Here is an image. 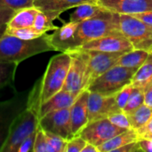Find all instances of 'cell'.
I'll use <instances>...</instances> for the list:
<instances>
[{
  "label": "cell",
  "instance_id": "6da1fadb",
  "mask_svg": "<svg viewBox=\"0 0 152 152\" xmlns=\"http://www.w3.org/2000/svg\"><path fill=\"white\" fill-rule=\"evenodd\" d=\"M48 51L54 49L47 33L35 39H22L5 34L0 39V61L20 63Z\"/></svg>",
  "mask_w": 152,
  "mask_h": 152
},
{
  "label": "cell",
  "instance_id": "7a4b0ae2",
  "mask_svg": "<svg viewBox=\"0 0 152 152\" xmlns=\"http://www.w3.org/2000/svg\"><path fill=\"white\" fill-rule=\"evenodd\" d=\"M119 32V13L118 12L110 11L106 14L86 20L78 24L72 51L77 50L89 41Z\"/></svg>",
  "mask_w": 152,
  "mask_h": 152
},
{
  "label": "cell",
  "instance_id": "3957f363",
  "mask_svg": "<svg viewBox=\"0 0 152 152\" xmlns=\"http://www.w3.org/2000/svg\"><path fill=\"white\" fill-rule=\"evenodd\" d=\"M71 62L69 53L60 52L49 61L45 72L40 79V105L62 90Z\"/></svg>",
  "mask_w": 152,
  "mask_h": 152
},
{
  "label": "cell",
  "instance_id": "277c9868",
  "mask_svg": "<svg viewBox=\"0 0 152 152\" xmlns=\"http://www.w3.org/2000/svg\"><path fill=\"white\" fill-rule=\"evenodd\" d=\"M138 69L115 65L94 79L87 87L89 92L102 95H115L126 85L130 84Z\"/></svg>",
  "mask_w": 152,
  "mask_h": 152
},
{
  "label": "cell",
  "instance_id": "5b68a950",
  "mask_svg": "<svg viewBox=\"0 0 152 152\" xmlns=\"http://www.w3.org/2000/svg\"><path fill=\"white\" fill-rule=\"evenodd\" d=\"M39 127V115L27 107L14 120L6 142L0 152H17L19 146Z\"/></svg>",
  "mask_w": 152,
  "mask_h": 152
},
{
  "label": "cell",
  "instance_id": "8992f818",
  "mask_svg": "<svg viewBox=\"0 0 152 152\" xmlns=\"http://www.w3.org/2000/svg\"><path fill=\"white\" fill-rule=\"evenodd\" d=\"M119 30L131 42L134 49L152 51V26L130 14H119Z\"/></svg>",
  "mask_w": 152,
  "mask_h": 152
},
{
  "label": "cell",
  "instance_id": "52a82bcc",
  "mask_svg": "<svg viewBox=\"0 0 152 152\" xmlns=\"http://www.w3.org/2000/svg\"><path fill=\"white\" fill-rule=\"evenodd\" d=\"M28 94L29 92L18 93L12 98L0 102V151L7 140L14 120L27 109Z\"/></svg>",
  "mask_w": 152,
  "mask_h": 152
},
{
  "label": "cell",
  "instance_id": "ba28073f",
  "mask_svg": "<svg viewBox=\"0 0 152 152\" xmlns=\"http://www.w3.org/2000/svg\"><path fill=\"white\" fill-rule=\"evenodd\" d=\"M71 62L62 90L78 95L86 87V78L89 63V53L86 51L69 52Z\"/></svg>",
  "mask_w": 152,
  "mask_h": 152
},
{
  "label": "cell",
  "instance_id": "9c48e42d",
  "mask_svg": "<svg viewBox=\"0 0 152 152\" xmlns=\"http://www.w3.org/2000/svg\"><path fill=\"white\" fill-rule=\"evenodd\" d=\"M126 130V129L113 125L106 118L88 122L77 135H80L87 142L92 143L98 148V146Z\"/></svg>",
  "mask_w": 152,
  "mask_h": 152
},
{
  "label": "cell",
  "instance_id": "30bf717a",
  "mask_svg": "<svg viewBox=\"0 0 152 152\" xmlns=\"http://www.w3.org/2000/svg\"><path fill=\"white\" fill-rule=\"evenodd\" d=\"M39 126L45 131L57 134L69 141L73 136L69 108L49 112L39 118Z\"/></svg>",
  "mask_w": 152,
  "mask_h": 152
},
{
  "label": "cell",
  "instance_id": "8fae6325",
  "mask_svg": "<svg viewBox=\"0 0 152 152\" xmlns=\"http://www.w3.org/2000/svg\"><path fill=\"white\" fill-rule=\"evenodd\" d=\"M89 53V63L87 67L86 87L87 89L89 85L98 77L105 73L110 68L116 65L120 56L125 53H106L99 51H86Z\"/></svg>",
  "mask_w": 152,
  "mask_h": 152
},
{
  "label": "cell",
  "instance_id": "7c38bea8",
  "mask_svg": "<svg viewBox=\"0 0 152 152\" xmlns=\"http://www.w3.org/2000/svg\"><path fill=\"white\" fill-rule=\"evenodd\" d=\"M134 49L131 42L121 33L110 34L84 44L77 50L99 51L106 53H126Z\"/></svg>",
  "mask_w": 152,
  "mask_h": 152
},
{
  "label": "cell",
  "instance_id": "4fadbf2b",
  "mask_svg": "<svg viewBox=\"0 0 152 152\" xmlns=\"http://www.w3.org/2000/svg\"><path fill=\"white\" fill-rule=\"evenodd\" d=\"M88 122L106 118L110 115L120 111L116 102L115 95H102L89 92L87 100Z\"/></svg>",
  "mask_w": 152,
  "mask_h": 152
},
{
  "label": "cell",
  "instance_id": "5bb4252c",
  "mask_svg": "<svg viewBox=\"0 0 152 152\" xmlns=\"http://www.w3.org/2000/svg\"><path fill=\"white\" fill-rule=\"evenodd\" d=\"M79 22L69 21L58 27L52 34H48L50 42L58 52H71L74 48V37Z\"/></svg>",
  "mask_w": 152,
  "mask_h": 152
},
{
  "label": "cell",
  "instance_id": "9a60e30c",
  "mask_svg": "<svg viewBox=\"0 0 152 152\" xmlns=\"http://www.w3.org/2000/svg\"><path fill=\"white\" fill-rule=\"evenodd\" d=\"M97 4L119 14H134L152 10V0H98Z\"/></svg>",
  "mask_w": 152,
  "mask_h": 152
},
{
  "label": "cell",
  "instance_id": "2e32d148",
  "mask_svg": "<svg viewBox=\"0 0 152 152\" xmlns=\"http://www.w3.org/2000/svg\"><path fill=\"white\" fill-rule=\"evenodd\" d=\"M89 91L83 90L76 98L75 102L69 108L71 128L74 135H77L84 126L88 123V100Z\"/></svg>",
  "mask_w": 152,
  "mask_h": 152
},
{
  "label": "cell",
  "instance_id": "e0dca14e",
  "mask_svg": "<svg viewBox=\"0 0 152 152\" xmlns=\"http://www.w3.org/2000/svg\"><path fill=\"white\" fill-rule=\"evenodd\" d=\"M77 97V94H74L65 90H61L60 92L55 94L53 96H52L50 99H48L46 102L40 105L39 118L49 112L61 109L70 108V106L73 104Z\"/></svg>",
  "mask_w": 152,
  "mask_h": 152
},
{
  "label": "cell",
  "instance_id": "ac0fdd59",
  "mask_svg": "<svg viewBox=\"0 0 152 152\" xmlns=\"http://www.w3.org/2000/svg\"><path fill=\"white\" fill-rule=\"evenodd\" d=\"M85 3L96 4V0H34V6L43 12H59L77 7Z\"/></svg>",
  "mask_w": 152,
  "mask_h": 152
},
{
  "label": "cell",
  "instance_id": "d6986e66",
  "mask_svg": "<svg viewBox=\"0 0 152 152\" xmlns=\"http://www.w3.org/2000/svg\"><path fill=\"white\" fill-rule=\"evenodd\" d=\"M110 10L102 7V5L92 3H85L76 7V10L69 15V21L81 22L88 19H92L100 15L106 14Z\"/></svg>",
  "mask_w": 152,
  "mask_h": 152
},
{
  "label": "cell",
  "instance_id": "ffe728a7",
  "mask_svg": "<svg viewBox=\"0 0 152 152\" xmlns=\"http://www.w3.org/2000/svg\"><path fill=\"white\" fill-rule=\"evenodd\" d=\"M138 140V134L136 130L133 128L126 129L121 134H117L116 136L112 137L106 142L102 143V145L98 146V151L99 152H114L117 149L135 142Z\"/></svg>",
  "mask_w": 152,
  "mask_h": 152
},
{
  "label": "cell",
  "instance_id": "44dd1931",
  "mask_svg": "<svg viewBox=\"0 0 152 152\" xmlns=\"http://www.w3.org/2000/svg\"><path fill=\"white\" fill-rule=\"evenodd\" d=\"M39 12L36 6H30L20 9L15 12L13 16L7 23V27L11 28L32 27L36 17Z\"/></svg>",
  "mask_w": 152,
  "mask_h": 152
},
{
  "label": "cell",
  "instance_id": "7402d4cb",
  "mask_svg": "<svg viewBox=\"0 0 152 152\" xmlns=\"http://www.w3.org/2000/svg\"><path fill=\"white\" fill-rule=\"evenodd\" d=\"M150 52L142 49H133L129 52L123 53L116 65L126 67V68H135L139 69L142 63L146 61L149 56Z\"/></svg>",
  "mask_w": 152,
  "mask_h": 152
},
{
  "label": "cell",
  "instance_id": "603a6c76",
  "mask_svg": "<svg viewBox=\"0 0 152 152\" xmlns=\"http://www.w3.org/2000/svg\"><path fill=\"white\" fill-rule=\"evenodd\" d=\"M152 81V51L142 65L134 73L131 83L134 87L144 89V87Z\"/></svg>",
  "mask_w": 152,
  "mask_h": 152
},
{
  "label": "cell",
  "instance_id": "cb8c5ba5",
  "mask_svg": "<svg viewBox=\"0 0 152 152\" xmlns=\"http://www.w3.org/2000/svg\"><path fill=\"white\" fill-rule=\"evenodd\" d=\"M131 128L138 130L142 127L152 117V108L142 104L136 110L126 114Z\"/></svg>",
  "mask_w": 152,
  "mask_h": 152
},
{
  "label": "cell",
  "instance_id": "d4e9b609",
  "mask_svg": "<svg viewBox=\"0 0 152 152\" xmlns=\"http://www.w3.org/2000/svg\"><path fill=\"white\" fill-rule=\"evenodd\" d=\"M19 63L0 61V91L13 85Z\"/></svg>",
  "mask_w": 152,
  "mask_h": 152
},
{
  "label": "cell",
  "instance_id": "484cf974",
  "mask_svg": "<svg viewBox=\"0 0 152 152\" xmlns=\"http://www.w3.org/2000/svg\"><path fill=\"white\" fill-rule=\"evenodd\" d=\"M5 34L17 37L22 39H35L39 37H42L45 33L37 30L32 26V27H25V28H11L7 27Z\"/></svg>",
  "mask_w": 152,
  "mask_h": 152
},
{
  "label": "cell",
  "instance_id": "4316f807",
  "mask_svg": "<svg viewBox=\"0 0 152 152\" xmlns=\"http://www.w3.org/2000/svg\"><path fill=\"white\" fill-rule=\"evenodd\" d=\"M144 104V94H143V89L139 87L133 88V91L130 94V97L128 99V102L125 108L123 109V111L126 114L132 112L133 110H136L140 106Z\"/></svg>",
  "mask_w": 152,
  "mask_h": 152
},
{
  "label": "cell",
  "instance_id": "83f0119b",
  "mask_svg": "<svg viewBox=\"0 0 152 152\" xmlns=\"http://www.w3.org/2000/svg\"><path fill=\"white\" fill-rule=\"evenodd\" d=\"M45 135L47 139L49 152H65L68 142L67 140L49 132H45Z\"/></svg>",
  "mask_w": 152,
  "mask_h": 152
},
{
  "label": "cell",
  "instance_id": "f1b7e54d",
  "mask_svg": "<svg viewBox=\"0 0 152 152\" xmlns=\"http://www.w3.org/2000/svg\"><path fill=\"white\" fill-rule=\"evenodd\" d=\"M33 152H49L45 132L39 126L37 131V135L34 142Z\"/></svg>",
  "mask_w": 152,
  "mask_h": 152
},
{
  "label": "cell",
  "instance_id": "f546056e",
  "mask_svg": "<svg viewBox=\"0 0 152 152\" xmlns=\"http://www.w3.org/2000/svg\"><path fill=\"white\" fill-rule=\"evenodd\" d=\"M133 88H134V86L132 83H130V84L126 85L124 88H122L119 92H118L115 94L117 105L121 110H123V109L126 105L128 99L130 97V94L133 91Z\"/></svg>",
  "mask_w": 152,
  "mask_h": 152
},
{
  "label": "cell",
  "instance_id": "4dcf8cb0",
  "mask_svg": "<svg viewBox=\"0 0 152 152\" xmlns=\"http://www.w3.org/2000/svg\"><path fill=\"white\" fill-rule=\"evenodd\" d=\"M113 125L120 127V128H124V129H129L131 128L130 126V123L127 118L126 113H125L123 110L115 112L111 115H110L107 118Z\"/></svg>",
  "mask_w": 152,
  "mask_h": 152
},
{
  "label": "cell",
  "instance_id": "1f68e13d",
  "mask_svg": "<svg viewBox=\"0 0 152 152\" xmlns=\"http://www.w3.org/2000/svg\"><path fill=\"white\" fill-rule=\"evenodd\" d=\"M0 6L18 11L22 8L34 6V0H0Z\"/></svg>",
  "mask_w": 152,
  "mask_h": 152
},
{
  "label": "cell",
  "instance_id": "d6a6232c",
  "mask_svg": "<svg viewBox=\"0 0 152 152\" xmlns=\"http://www.w3.org/2000/svg\"><path fill=\"white\" fill-rule=\"evenodd\" d=\"M86 142H87L80 135H75L67 142L65 152H81Z\"/></svg>",
  "mask_w": 152,
  "mask_h": 152
},
{
  "label": "cell",
  "instance_id": "836d02e7",
  "mask_svg": "<svg viewBox=\"0 0 152 152\" xmlns=\"http://www.w3.org/2000/svg\"><path fill=\"white\" fill-rule=\"evenodd\" d=\"M37 131H35L34 133L29 134L26 139L23 140V142L19 146L17 152H33V147H34V142H35V139L37 135Z\"/></svg>",
  "mask_w": 152,
  "mask_h": 152
},
{
  "label": "cell",
  "instance_id": "e575fe53",
  "mask_svg": "<svg viewBox=\"0 0 152 152\" xmlns=\"http://www.w3.org/2000/svg\"><path fill=\"white\" fill-rule=\"evenodd\" d=\"M138 139H152V117L141 128L136 130Z\"/></svg>",
  "mask_w": 152,
  "mask_h": 152
},
{
  "label": "cell",
  "instance_id": "d590c367",
  "mask_svg": "<svg viewBox=\"0 0 152 152\" xmlns=\"http://www.w3.org/2000/svg\"><path fill=\"white\" fill-rule=\"evenodd\" d=\"M15 10L0 6V26L7 24L11 18L13 16V14L15 13Z\"/></svg>",
  "mask_w": 152,
  "mask_h": 152
},
{
  "label": "cell",
  "instance_id": "8d00e7d4",
  "mask_svg": "<svg viewBox=\"0 0 152 152\" xmlns=\"http://www.w3.org/2000/svg\"><path fill=\"white\" fill-rule=\"evenodd\" d=\"M142 151V149L137 141L127 143L118 149H117L114 152H138Z\"/></svg>",
  "mask_w": 152,
  "mask_h": 152
},
{
  "label": "cell",
  "instance_id": "74e56055",
  "mask_svg": "<svg viewBox=\"0 0 152 152\" xmlns=\"http://www.w3.org/2000/svg\"><path fill=\"white\" fill-rule=\"evenodd\" d=\"M130 15L135 17L136 19L142 20V22H144L148 25L152 26V10L139 12V13H134V14H130Z\"/></svg>",
  "mask_w": 152,
  "mask_h": 152
},
{
  "label": "cell",
  "instance_id": "f35d334b",
  "mask_svg": "<svg viewBox=\"0 0 152 152\" xmlns=\"http://www.w3.org/2000/svg\"><path fill=\"white\" fill-rule=\"evenodd\" d=\"M143 94H144V104L152 108V81L144 87Z\"/></svg>",
  "mask_w": 152,
  "mask_h": 152
},
{
  "label": "cell",
  "instance_id": "ab89813d",
  "mask_svg": "<svg viewBox=\"0 0 152 152\" xmlns=\"http://www.w3.org/2000/svg\"><path fill=\"white\" fill-rule=\"evenodd\" d=\"M137 142L142 151L152 152V139H138Z\"/></svg>",
  "mask_w": 152,
  "mask_h": 152
},
{
  "label": "cell",
  "instance_id": "60d3db41",
  "mask_svg": "<svg viewBox=\"0 0 152 152\" xmlns=\"http://www.w3.org/2000/svg\"><path fill=\"white\" fill-rule=\"evenodd\" d=\"M81 152H99V151H98V148L94 146V144L86 142V146L84 147V149Z\"/></svg>",
  "mask_w": 152,
  "mask_h": 152
},
{
  "label": "cell",
  "instance_id": "b9f144b4",
  "mask_svg": "<svg viewBox=\"0 0 152 152\" xmlns=\"http://www.w3.org/2000/svg\"><path fill=\"white\" fill-rule=\"evenodd\" d=\"M6 28H7V24H4V25L0 26V39L5 35Z\"/></svg>",
  "mask_w": 152,
  "mask_h": 152
},
{
  "label": "cell",
  "instance_id": "7bdbcfd3",
  "mask_svg": "<svg viewBox=\"0 0 152 152\" xmlns=\"http://www.w3.org/2000/svg\"><path fill=\"white\" fill-rule=\"evenodd\" d=\"M96 1H98V0H96Z\"/></svg>",
  "mask_w": 152,
  "mask_h": 152
}]
</instances>
